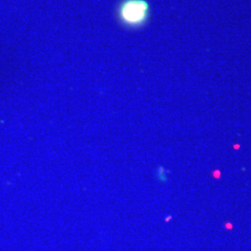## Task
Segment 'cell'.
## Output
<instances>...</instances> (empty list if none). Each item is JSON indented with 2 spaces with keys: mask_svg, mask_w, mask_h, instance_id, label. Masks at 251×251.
Instances as JSON below:
<instances>
[{
  "mask_svg": "<svg viewBox=\"0 0 251 251\" xmlns=\"http://www.w3.org/2000/svg\"><path fill=\"white\" fill-rule=\"evenodd\" d=\"M118 16L126 26H142L150 16V5L146 0H124L118 8Z\"/></svg>",
  "mask_w": 251,
  "mask_h": 251,
  "instance_id": "obj_1",
  "label": "cell"
},
{
  "mask_svg": "<svg viewBox=\"0 0 251 251\" xmlns=\"http://www.w3.org/2000/svg\"><path fill=\"white\" fill-rule=\"evenodd\" d=\"M156 176H157V179H158L159 181H161V182L167 181V179H168V177H167V171H165L164 168H162V167H160V168L158 169Z\"/></svg>",
  "mask_w": 251,
  "mask_h": 251,
  "instance_id": "obj_2",
  "label": "cell"
}]
</instances>
